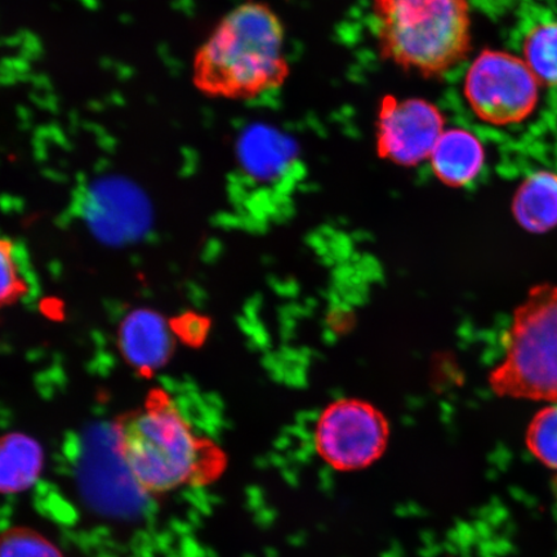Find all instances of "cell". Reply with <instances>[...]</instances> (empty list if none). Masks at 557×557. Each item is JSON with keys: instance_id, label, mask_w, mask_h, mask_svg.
Masks as SVG:
<instances>
[{"instance_id": "6da1fadb", "label": "cell", "mask_w": 557, "mask_h": 557, "mask_svg": "<svg viewBox=\"0 0 557 557\" xmlns=\"http://www.w3.org/2000/svg\"><path fill=\"white\" fill-rule=\"evenodd\" d=\"M115 450L144 493L166 494L213 479L224 453L200 435L163 388H152L135 409L115 418Z\"/></svg>"}, {"instance_id": "7a4b0ae2", "label": "cell", "mask_w": 557, "mask_h": 557, "mask_svg": "<svg viewBox=\"0 0 557 557\" xmlns=\"http://www.w3.org/2000/svg\"><path fill=\"white\" fill-rule=\"evenodd\" d=\"M282 20L268 4L243 3L222 18L193 65L201 94L250 100L281 88L290 70Z\"/></svg>"}, {"instance_id": "3957f363", "label": "cell", "mask_w": 557, "mask_h": 557, "mask_svg": "<svg viewBox=\"0 0 557 557\" xmlns=\"http://www.w3.org/2000/svg\"><path fill=\"white\" fill-rule=\"evenodd\" d=\"M380 52L408 72L435 78L470 52L468 0H373Z\"/></svg>"}, {"instance_id": "277c9868", "label": "cell", "mask_w": 557, "mask_h": 557, "mask_svg": "<svg viewBox=\"0 0 557 557\" xmlns=\"http://www.w3.org/2000/svg\"><path fill=\"white\" fill-rule=\"evenodd\" d=\"M494 393L557 401V287L539 285L515 312L505 358L491 374Z\"/></svg>"}, {"instance_id": "5b68a950", "label": "cell", "mask_w": 557, "mask_h": 557, "mask_svg": "<svg viewBox=\"0 0 557 557\" xmlns=\"http://www.w3.org/2000/svg\"><path fill=\"white\" fill-rule=\"evenodd\" d=\"M389 423L372 403L344 398L332 401L320 413L313 429L318 456L332 469L359 471L379 461L385 453Z\"/></svg>"}, {"instance_id": "8992f818", "label": "cell", "mask_w": 557, "mask_h": 557, "mask_svg": "<svg viewBox=\"0 0 557 557\" xmlns=\"http://www.w3.org/2000/svg\"><path fill=\"white\" fill-rule=\"evenodd\" d=\"M465 97L480 120L494 125L517 124L537 108L540 81L517 55L485 50L466 74Z\"/></svg>"}, {"instance_id": "52a82bcc", "label": "cell", "mask_w": 557, "mask_h": 557, "mask_svg": "<svg viewBox=\"0 0 557 557\" xmlns=\"http://www.w3.org/2000/svg\"><path fill=\"white\" fill-rule=\"evenodd\" d=\"M444 127L445 117L433 102L388 95L379 108L375 148L388 162L417 166L430 160Z\"/></svg>"}, {"instance_id": "ba28073f", "label": "cell", "mask_w": 557, "mask_h": 557, "mask_svg": "<svg viewBox=\"0 0 557 557\" xmlns=\"http://www.w3.org/2000/svg\"><path fill=\"white\" fill-rule=\"evenodd\" d=\"M123 360L139 377L151 379L170 363L177 338L170 320L150 309L132 310L116 332Z\"/></svg>"}, {"instance_id": "9c48e42d", "label": "cell", "mask_w": 557, "mask_h": 557, "mask_svg": "<svg viewBox=\"0 0 557 557\" xmlns=\"http://www.w3.org/2000/svg\"><path fill=\"white\" fill-rule=\"evenodd\" d=\"M484 160L483 144L462 128L444 131L430 158L436 178L450 187L472 183L483 170Z\"/></svg>"}, {"instance_id": "30bf717a", "label": "cell", "mask_w": 557, "mask_h": 557, "mask_svg": "<svg viewBox=\"0 0 557 557\" xmlns=\"http://www.w3.org/2000/svg\"><path fill=\"white\" fill-rule=\"evenodd\" d=\"M45 453L34 437L24 433L0 436V493L17 494L37 483Z\"/></svg>"}, {"instance_id": "8fae6325", "label": "cell", "mask_w": 557, "mask_h": 557, "mask_svg": "<svg viewBox=\"0 0 557 557\" xmlns=\"http://www.w3.org/2000/svg\"><path fill=\"white\" fill-rule=\"evenodd\" d=\"M512 211L519 224L532 233H546L557 226V174H531L515 194Z\"/></svg>"}, {"instance_id": "7c38bea8", "label": "cell", "mask_w": 557, "mask_h": 557, "mask_svg": "<svg viewBox=\"0 0 557 557\" xmlns=\"http://www.w3.org/2000/svg\"><path fill=\"white\" fill-rule=\"evenodd\" d=\"M524 61L540 83L557 86V23L541 24L529 32Z\"/></svg>"}, {"instance_id": "4fadbf2b", "label": "cell", "mask_w": 557, "mask_h": 557, "mask_svg": "<svg viewBox=\"0 0 557 557\" xmlns=\"http://www.w3.org/2000/svg\"><path fill=\"white\" fill-rule=\"evenodd\" d=\"M29 290L16 260L15 246L10 239L0 238V311L23 301Z\"/></svg>"}, {"instance_id": "5bb4252c", "label": "cell", "mask_w": 557, "mask_h": 557, "mask_svg": "<svg viewBox=\"0 0 557 557\" xmlns=\"http://www.w3.org/2000/svg\"><path fill=\"white\" fill-rule=\"evenodd\" d=\"M527 443L542 463L557 471V406L542 409L533 418Z\"/></svg>"}, {"instance_id": "9a60e30c", "label": "cell", "mask_w": 557, "mask_h": 557, "mask_svg": "<svg viewBox=\"0 0 557 557\" xmlns=\"http://www.w3.org/2000/svg\"><path fill=\"white\" fill-rule=\"evenodd\" d=\"M0 557H64L44 535L27 528L10 529L0 535Z\"/></svg>"}, {"instance_id": "2e32d148", "label": "cell", "mask_w": 557, "mask_h": 557, "mask_svg": "<svg viewBox=\"0 0 557 557\" xmlns=\"http://www.w3.org/2000/svg\"><path fill=\"white\" fill-rule=\"evenodd\" d=\"M171 329L177 341L193 347L203 345L211 331V320L195 312H186L177 319L172 320Z\"/></svg>"}]
</instances>
